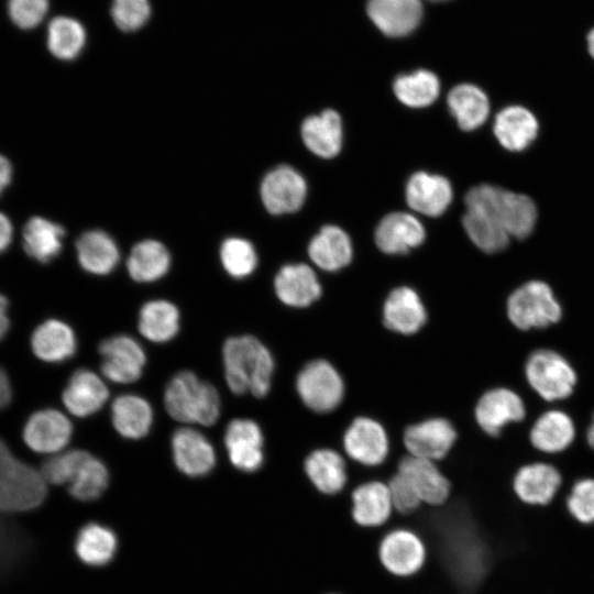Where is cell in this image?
<instances>
[{
	"instance_id": "6da1fadb",
	"label": "cell",
	"mask_w": 594,
	"mask_h": 594,
	"mask_svg": "<svg viewBox=\"0 0 594 594\" xmlns=\"http://www.w3.org/2000/svg\"><path fill=\"white\" fill-rule=\"evenodd\" d=\"M224 378L235 395L266 398L273 391L277 360L273 350L253 334L231 337L222 348Z\"/></svg>"
},
{
	"instance_id": "7a4b0ae2",
	"label": "cell",
	"mask_w": 594,
	"mask_h": 594,
	"mask_svg": "<svg viewBox=\"0 0 594 594\" xmlns=\"http://www.w3.org/2000/svg\"><path fill=\"white\" fill-rule=\"evenodd\" d=\"M526 394L542 406L565 405L576 394L581 381L573 360L548 344L531 348L521 364Z\"/></svg>"
},
{
	"instance_id": "3957f363",
	"label": "cell",
	"mask_w": 594,
	"mask_h": 594,
	"mask_svg": "<svg viewBox=\"0 0 594 594\" xmlns=\"http://www.w3.org/2000/svg\"><path fill=\"white\" fill-rule=\"evenodd\" d=\"M504 312L507 322L517 332L542 333L563 321L565 306L549 282L529 278L507 293Z\"/></svg>"
},
{
	"instance_id": "277c9868",
	"label": "cell",
	"mask_w": 594,
	"mask_h": 594,
	"mask_svg": "<svg viewBox=\"0 0 594 594\" xmlns=\"http://www.w3.org/2000/svg\"><path fill=\"white\" fill-rule=\"evenodd\" d=\"M466 209L481 211L494 219L510 238L529 237L537 223L538 209L529 196L492 184H480L465 195Z\"/></svg>"
},
{
	"instance_id": "5b68a950",
	"label": "cell",
	"mask_w": 594,
	"mask_h": 594,
	"mask_svg": "<svg viewBox=\"0 0 594 594\" xmlns=\"http://www.w3.org/2000/svg\"><path fill=\"white\" fill-rule=\"evenodd\" d=\"M168 415L183 424L212 426L220 416L221 402L217 388L190 371L176 373L164 392Z\"/></svg>"
},
{
	"instance_id": "8992f818",
	"label": "cell",
	"mask_w": 594,
	"mask_h": 594,
	"mask_svg": "<svg viewBox=\"0 0 594 594\" xmlns=\"http://www.w3.org/2000/svg\"><path fill=\"white\" fill-rule=\"evenodd\" d=\"M532 402L521 389L497 384L484 389L476 398L472 417L486 437L501 438L510 427L525 425L532 414Z\"/></svg>"
},
{
	"instance_id": "52a82bcc",
	"label": "cell",
	"mask_w": 594,
	"mask_h": 594,
	"mask_svg": "<svg viewBox=\"0 0 594 594\" xmlns=\"http://www.w3.org/2000/svg\"><path fill=\"white\" fill-rule=\"evenodd\" d=\"M581 429L564 405L542 406L525 425V439L535 457L558 459L579 442Z\"/></svg>"
},
{
	"instance_id": "ba28073f",
	"label": "cell",
	"mask_w": 594,
	"mask_h": 594,
	"mask_svg": "<svg viewBox=\"0 0 594 594\" xmlns=\"http://www.w3.org/2000/svg\"><path fill=\"white\" fill-rule=\"evenodd\" d=\"M294 389L301 405L320 416L337 411L346 396L341 371L326 358L306 361L295 375Z\"/></svg>"
},
{
	"instance_id": "9c48e42d",
	"label": "cell",
	"mask_w": 594,
	"mask_h": 594,
	"mask_svg": "<svg viewBox=\"0 0 594 594\" xmlns=\"http://www.w3.org/2000/svg\"><path fill=\"white\" fill-rule=\"evenodd\" d=\"M376 554L383 570L393 578L407 580L425 569L429 550L422 535L394 517L383 529Z\"/></svg>"
},
{
	"instance_id": "30bf717a",
	"label": "cell",
	"mask_w": 594,
	"mask_h": 594,
	"mask_svg": "<svg viewBox=\"0 0 594 594\" xmlns=\"http://www.w3.org/2000/svg\"><path fill=\"white\" fill-rule=\"evenodd\" d=\"M47 495L41 472L16 459L0 439V509L26 512L40 506Z\"/></svg>"
},
{
	"instance_id": "8fae6325",
	"label": "cell",
	"mask_w": 594,
	"mask_h": 594,
	"mask_svg": "<svg viewBox=\"0 0 594 594\" xmlns=\"http://www.w3.org/2000/svg\"><path fill=\"white\" fill-rule=\"evenodd\" d=\"M565 485V475L559 464L540 457L518 464L510 477L514 497L528 508L549 507L559 498Z\"/></svg>"
},
{
	"instance_id": "7c38bea8",
	"label": "cell",
	"mask_w": 594,
	"mask_h": 594,
	"mask_svg": "<svg viewBox=\"0 0 594 594\" xmlns=\"http://www.w3.org/2000/svg\"><path fill=\"white\" fill-rule=\"evenodd\" d=\"M340 450L350 463L375 471L391 457V435L380 419L370 415H358L343 430Z\"/></svg>"
},
{
	"instance_id": "4fadbf2b",
	"label": "cell",
	"mask_w": 594,
	"mask_h": 594,
	"mask_svg": "<svg viewBox=\"0 0 594 594\" xmlns=\"http://www.w3.org/2000/svg\"><path fill=\"white\" fill-rule=\"evenodd\" d=\"M458 440L455 425L444 416H429L408 424L400 436L407 454L438 463L449 457Z\"/></svg>"
},
{
	"instance_id": "5bb4252c",
	"label": "cell",
	"mask_w": 594,
	"mask_h": 594,
	"mask_svg": "<svg viewBox=\"0 0 594 594\" xmlns=\"http://www.w3.org/2000/svg\"><path fill=\"white\" fill-rule=\"evenodd\" d=\"M381 320L388 332L410 338L427 326L429 310L416 287L399 284L386 294L381 307Z\"/></svg>"
},
{
	"instance_id": "9a60e30c",
	"label": "cell",
	"mask_w": 594,
	"mask_h": 594,
	"mask_svg": "<svg viewBox=\"0 0 594 594\" xmlns=\"http://www.w3.org/2000/svg\"><path fill=\"white\" fill-rule=\"evenodd\" d=\"M273 290L280 306L302 311L320 301L324 287L314 266L297 262L279 267L273 279Z\"/></svg>"
},
{
	"instance_id": "2e32d148",
	"label": "cell",
	"mask_w": 594,
	"mask_h": 594,
	"mask_svg": "<svg viewBox=\"0 0 594 594\" xmlns=\"http://www.w3.org/2000/svg\"><path fill=\"white\" fill-rule=\"evenodd\" d=\"M349 497L351 518L362 529H384L395 515L385 480L365 479L349 488Z\"/></svg>"
},
{
	"instance_id": "e0dca14e",
	"label": "cell",
	"mask_w": 594,
	"mask_h": 594,
	"mask_svg": "<svg viewBox=\"0 0 594 594\" xmlns=\"http://www.w3.org/2000/svg\"><path fill=\"white\" fill-rule=\"evenodd\" d=\"M302 471L311 487L322 496L334 497L349 490L350 464L337 448L322 446L310 450L302 461Z\"/></svg>"
},
{
	"instance_id": "ac0fdd59",
	"label": "cell",
	"mask_w": 594,
	"mask_h": 594,
	"mask_svg": "<svg viewBox=\"0 0 594 594\" xmlns=\"http://www.w3.org/2000/svg\"><path fill=\"white\" fill-rule=\"evenodd\" d=\"M98 351L102 358V375L117 384L136 382L146 364L142 345L131 336L116 334L102 340Z\"/></svg>"
},
{
	"instance_id": "d6986e66",
	"label": "cell",
	"mask_w": 594,
	"mask_h": 594,
	"mask_svg": "<svg viewBox=\"0 0 594 594\" xmlns=\"http://www.w3.org/2000/svg\"><path fill=\"white\" fill-rule=\"evenodd\" d=\"M224 444L231 464L244 473H255L266 462L265 433L251 418L232 419L224 431Z\"/></svg>"
},
{
	"instance_id": "ffe728a7",
	"label": "cell",
	"mask_w": 594,
	"mask_h": 594,
	"mask_svg": "<svg viewBox=\"0 0 594 594\" xmlns=\"http://www.w3.org/2000/svg\"><path fill=\"white\" fill-rule=\"evenodd\" d=\"M395 471L409 481L424 506L440 507L450 499L452 485L438 462L404 453Z\"/></svg>"
},
{
	"instance_id": "44dd1931",
	"label": "cell",
	"mask_w": 594,
	"mask_h": 594,
	"mask_svg": "<svg viewBox=\"0 0 594 594\" xmlns=\"http://www.w3.org/2000/svg\"><path fill=\"white\" fill-rule=\"evenodd\" d=\"M306 196L305 178L288 165H279L271 169L261 184L262 202L273 215L297 211L304 205Z\"/></svg>"
},
{
	"instance_id": "7402d4cb",
	"label": "cell",
	"mask_w": 594,
	"mask_h": 594,
	"mask_svg": "<svg viewBox=\"0 0 594 594\" xmlns=\"http://www.w3.org/2000/svg\"><path fill=\"white\" fill-rule=\"evenodd\" d=\"M73 436L70 420L52 408L32 414L24 425L23 440L37 453L52 454L63 450Z\"/></svg>"
},
{
	"instance_id": "603a6c76",
	"label": "cell",
	"mask_w": 594,
	"mask_h": 594,
	"mask_svg": "<svg viewBox=\"0 0 594 594\" xmlns=\"http://www.w3.org/2000/svg\"><path fill=\"white\" fill-rule=\"evenodd\" d=\"M172 453L176 468L189 477L205 476L216 465L215 448L194 428L183 427L173 433Z\"/></svg>"
},
{
	"instance_id": "cb8c5ba5",
	"label": "cell",
	"mask_w": 594,
	"mask_h": 594,
	"mask_svg": "<svg viewBox=\"0 0 594 594\" xmlns=\"http://www.w3.org/2000/svg\"><path fill=\"white\" fill-rule=\"evenodd\" d=\"M426 239V230L415 216L396 211L386 215L375 230V243L386 255H406Z\"/></svg>"
},
{
	"instance_id": "d4e9b609",
	"label": "cell",
	"mask_w": 594,
	"mask_h": 594,
	"mask_svg": "<svg viewBox=\"0 0 594 594\" xmlns=\"http://www.w3.org/2000/svg\"><path fill=\"white\" fill-rule=\"evenodd\" d=\"M405 198L407 205L416 212L439 217L450 206L453 190L444 176L417 172L406 183Z\"/></svg>"
},
{
	"instance_id": "484cf974",
	"label": "cell",
	"mask_w": 594,
	"mask_h": 594,
	"mask_svg": "<svg viewBox=\"0 0 594 594\" xmlns=\"http://www.w3.org/2000/svg\"><path fill=\"white\" fill-rule=\"evenodd\" d=\"M307 253L314 266L327 274L345 270L353 260V246L348 233L341 228L322 227L308 244Z\"/></svg>"
},
{
	"instance_id": "4316f807",
	"label": "cell",
	"mask_w": 594,
	"mask_h": 594,
	"mask_svg": "<svg viewBox=\"0 0 594 594\" xmlns=\"http://www.w3.org/2000/svg\"><path fill=\"white\" fill-rule=\"evenodd\" d=\"M493 132L498 143L509 152H522L537 139L539 122L528 108L510 105L494 118Z\"/></svg>"
},
{
	"instance_id": "83f0119b",
	"label": "cell",
	"mask_w": 594,
	"mask_h": 594,
	"mask_svg": "<svg viewBox=\"0 0 594 594\" xmlns=\"http://www.w3.org/2000/svg\"><path fill=\"white\" fill-rule=\"evenodd\" d=\"M62 398L72 415L84 418L102 408L109 398V389L95 372L79 369L69 377Z\"/></svg>"
},
{
	"instance_id": "f1b7e54d",
	"label": "cell",
	"mask_w": 594,
	"mask_h": 594,
	"mask_svg": "<svg viewBox=\"0 0 594 594\" xmlns=\"http://www.w3.org/2000/svg\"><path fill=\"white\" fill-rule=\"evenodd\" d=\"M367 14L381 32L399 37L418 26L422 6L420 0H369Z\"/></svg>"
},
{
	"instance_id": "f546056e",
	"label": "cell",
	"mask_w": 594,
	"mask_h": 594,
	"mask_svg": "<svg viewBox=\"0 0 594 594\" xmlns=\"http://www.w3.org/2000/svg\"><path fill=\"white\" fill-rule=\"evenodd\" d=\"M300 133L307 148L319 157L332 158L341 151L342 120L340 114L332 109H326L319 114L306 118Z\"/></svg>"
},
{
	"instance_id": "4dcf8cb0",
	"label": "cell",
	"mask_w": 594,
	"mask_h": 594,
	"mask_svg": "<svg viewBox=\"0 0 594 594\" xmlns=\"http://www.w3.org/2000/svg\"><path fill=\"white\" fill-rule=\"evenodd\" d=\"M31 346L37 359L47 363H62L75 354L77 339L66 322L48 319L33 331Z\"/></svg>"
},
{
	"instance_id": "1f68e13d",
	"label": "cell",
	"mask_w": 594,
	"mask_h": 594,
	"mask_svg": "<svg viewBox=\"0 0 594 594\" xmlns=\"http://www.w3.org/2000/svg\"><path fill=\"white\" fill-rule=\"evenodd\" d=\"M153 408L147 399L135 394L118 396L111 405L113 428L123 438L139 440L150 432Z\"/></svg>"
},
{
	"instance_id": "d6a6232c",
	"label": "cell",
	"mask_w": 594,
	"mask_h": 594,
	"mask_svg": "<svg viewBox=\"0 0 594 594\" xmlns=\"http://www.w3.org/2000/svg\"><path fill=\"white\" fill-rule=\"evenodd\" d=\"M448 107L464 131L482 127L490 116V100L483 89L473 84H459L448 94Z\"/></svg>"
},
{
	"instance_id": "836d02e7",
	"label": "cell",
	"mask_w": 594,
	"mask_h": 594,
	"mask_svg": "<svg viewBox=\"0 0 594 594\" xmlns=\"http://www.w3.org/2000/svg\"><path fill=\"white\" fill-rule=\"evenodd\" d=\"M64 228L46 218L32 217L22 231L25 253L38 263H50L63 249Z\"/></svg>"
},
{
	"instance_id": "e575fe53",
	"label": "cell",
	"mask_w": 594,
	"mask_h": 594,
	"mask_svg": "<svg viewBox=\"0 0 594 594\" xmlns=\"http://www.w3.org/2000/svg\"><path fill=\"white\" fill-rule=\"evenodd\" d=\"M76 250L81 268L95 275L111 273L120 258L116 242L101 230L82 233L76 242Z\"/></svg>"
},
{
	"instance_id": "d590c367",
	"label": "cell",
	"mask_w": 594,
	"mask_h": 594,
	"mask_svg": "<svg viewBox=\"0 0 594 594\" xmlns=\"http://www.w3.org/2000/svg\"><path fill=\"white\" fill-rule=\"evenodd\" d=\"M180 314L170 301L155 299L145 302L139 312L140 333L151 342L165 343L173 340L179 331Z\"/></svg>"
},
{
	"instance_id": "8d00e7d4",
	"label": "cell",
	"mask_w": 594,
	"mask_h": 594,
	"mask_svg": "<svg viewBox=\"0 0 594 594\" xmlns=\"http://www.w3.org/2000/svg\"><path fill=\"white\" fill-rule=\"evenodd\" d=\"M118 549V538L107 526L89 522L78 532L75 551L79 560L89 566L108 564Z\"/></svg>"
},
{
	"instance_id": "74e56055",
	"label": "cell",
	"mask_w": 594,
	"mask_h": 594,
	"mask_svg": "<svg viewBox=\"0 0 594 594\" xmlns=\"http://www.w3.org/2000/svg\"><path fill=\"white\" fill-rule=\"evenodd\" d=\"M127 266L133 280L151 283L162 278L168 272L170 255L161 242L144 240L133 246Z\"/></svg>"
},
{
	"instance_id": "f35d334b",
	"label": "cell",
	"mask_w": 594,
	"mask_h": 594,
	"mask_svg": "<svg viewBox=\"0 0 594 594\" xmlns=\"http://www.w3.org/2000/svg\"><path fill=\"white\" fill-rule=\"evenodd\" d=\"M86 30L75 18L58 15L47 25L46 45L50 53L61 61H73L86 44Z\"/></svg>"
},
{
	"instance_id": "ab89813d",
	"label": "cell",
	"mask_w": 594,
	"mask_h": 594,
	"mask_svg": "<svg viewBox=\"0 0 594 594\" xmlns=\"http://www.w3.org/2000/svg\"><path fill=\"white\" fill-rule=\"evenodd\" d=\"M396 98L410 108H425L436 101L440 94V81L427 69L397 76L393 84Z\"/></svg>"
},
{
	"instance_id": "60d3db41",
	"label": "cell",
	"mask_w": 594,
	"mask_h": 594,
	"mask_svg": "<svg viewBox=\"0 0 594 594\" xmlns=\"http://www.w3.org/2000/svg\"><path fill=\"white\" fill-rule=\"evenodd\" d=\"M462 223L473 244L486 254L504 251L512 239L504 228L481 211L466 209Z\"/></svg>"
},
{
	"instance_id": "b9f144b4",
	"label": "cell",
	"mask_w": 594,
	"mask_h": 594,
	"mask_svg": "<svg viewBox=\"0 0 594 594\" xmlns=\"http://www.w3.org/2000/svg\"><path fill=\"white\" fill-rule=\"evenodd\" d=\"M565 487L562 504L566 515L581 526H594V475L576 476Z\"/></svg>"
},
{
	"instance_id": "7bdbcfd3",
	"label": "cell",
	"mask_w": 594,
	"mask_h": 594,
	"mask_svg": "<svg viewBox=\"0 0 594 594\" xmlns=\"http://www.w3.org/2000/svg\"><path fill=\"white\" fill-rule=\"evenodd\" d=\"M109 484V471L106 464L89 453L68 484L69 494L81 502L99 498Z\"/></svg>"
},
{
	"instance_id": "ee69618b",
	"label": "cell",
	"mask_w": 594,
	"mask_h": 594,
	"mask_svg": "<svg viewBox=\"0 0 594 594\" xmlns=\"http://www.w3.org/2000/svg\"><path fill=\"white\" fill-rule=\"evenodd\" d=\"M220 261L226 272L234 278L250 276L257 266L254 246L242 238H229L222 242Z\"/></svg>"
},
{
	"instance_id": "f6af8a7d",
	"label": "cell",
	"mask_w": 594,
	"mask_h": 594,
	"mask_svg": "<svg viewBox=\"0 0 594 594\" xmlns=\"http://www.w3.org/2000/svg\"><path fill=\"white\" fill-rule=\"evenodd\" d=\"M151 15L150 0H112L111 16L123 32H134L143 28Z\"/></svg>"
},
{
	"instance_id": "bcb514c9",
	"label": "cell",
	"mask_w": 594,
	"mask_h": 594,
	"mask_svg": "<svg viewBox=\"0 0 594 594\" xmlns=\"http://www.w3.org/2000/svg\"><path fill=\"white\" fill-rule=\"evenodd\" d=\"M88 455L89 452L84 450H70L56 454L43 464L41 473L48 483L69 484Z\"/></svg>"
},
{
	"instance_id": "7dc6e473",
	"label": "cell",
	"mask_w": 594,
	"mask_h": 594,
	"mask_svg": "<svg viewBox=\"0 0 594 594\" xmlns=\"http://www.w3.org/2000/svg\"><path fill=\"white\" fill-rule=\"evenodd\" d=\"M50 0H7L10 21L20 30L37 28L47 15Z\"/></svg>"
},
{
	"instance_id": "c3c4849f",
	"label": "cell",
	"mask_w": 594,
	"mask_h": 594,
	"mask_svg": "<svg viewBox=\"0 0 594 594\" xmlns=\"http://www.w3.org/2000/svg\"><path fill=\"white\" fill-rule=\"evenodd\" d=\"M386 482L396 516L409 517L424 507L416 491L403 474L395 471Z\"/></svg>"
},
{
	"instance_id": "681fc988",
	"label": "cell",
	"mask_w": 594,
	"mask_h": 594,
	"mask_svg": "<svg viewBox=\"0 0 594 594\" xmlns=\"http://www.w3.org/2000/svg\"><path fill=\"white\" fill-rule=\"evenodd\" d=\"M13 238V226L7 215L0 212V254L11 244Z\"/></svg>"
},
{
	"instance_id": "f907efd6",
	"label": "cell",
	"mask_w": 594,
	"mask_h": 594,
	"mask_svg": "<svg viewBox=\"0 0 594 594\" xmlns=\"http://www.w3.org/2000/svg\"><path fill=\"white\" fill-rule=\"evenodd\" d=\"M579 440L591 453L594 454V407L586 422L581 428V435Z\"/></svg>"
},
{
	"instance_id": "816d5d0a",
	"label": "cell",
	"mask_w": 594,
	"mask_h": 594,
	"mask_svg": "<svg viewBox=\"0 0 594 594\" xmlns=\"http://www.w3.org/2000/svg\"><path fill=\"white\" fill-rule=\"evenodd\" d=\"M12 399V386L6 371L0 367V410L6 408Z\"/></svg>"
},
{
	"instance_id": "f5cc1de1",
	"label": "cell",
	"mask_w": 594,
	"mask_h": 594,
	"mask_svg": "<svg viewBox=\"0 0 594 594\" xmlns=\"http://www.w3.org/2000/svg\"><path fill=\"white\" fill-rule=\"evenodd\" d=\"M13 168L10 161L0 154V196L12 182Z\"/></svg>"
},
{
	"instance_id": "db71d44e",
	"label": "cell",
	"mask_w": 594,
	"mask_h": 594,
	"mask_svg": "<svg viewBox=\"0 0 594 594\" xmlns=\"http://www.w3.org/2000/svg\"><path fill=\"white\" fill-rule=\"evenodd\" d=\"M9 301L0 294V341L4 338L10 328V319L8 316Z\"/></svg>"
},
{
	"instance_id": "11a10c76",
	"label": "cell",
	"mask_w": 594,
	"mask_h": 594,
	"mask_svg": "<svg viewBox=\"0 0 594 594\" xmlns=\"http://www.w3.org/2000/svg\"><path fill=\"white\" fill-rule=\"evenodd\" d=\"M586 46L591 57L594 59V26L588 31L586 35Z\"/></svg>"
},
{
	"instance_id": "9f6ffc18",
	"label": "cell",
	"mask_w": 594,
	"mask_h": 594,
	"mask_svg": "<svg viewBox=\"0 0 594 594\" xmlns=\"http://www.w3.org/2000/svg\"><path fill=\"white\" fill-rule=\"evenodd\" d=\"M326 594H340V593L331 592V593H326Z\"/></svg>"
},
{
	"instance_id": "6f0895ef",
	"label": "cell",
	"mask_w": 594,
	"mask_h": 594,
	"mask_svg": "<svg viewBox=\"0 0 594 594\" xmlns=\"http://www.w3.org/2000/svg\"><path fill=\"white\" fill-rule=\"evenodd\" d=\"M431 1H442V0H431Z\"/></svg>"
}]
</instances>
